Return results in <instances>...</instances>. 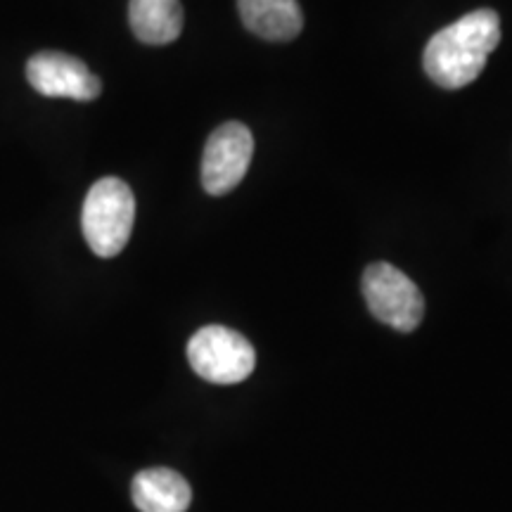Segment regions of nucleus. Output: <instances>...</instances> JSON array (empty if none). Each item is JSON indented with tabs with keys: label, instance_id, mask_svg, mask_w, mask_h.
Instances as JSON below:
<instances>
[{
	"label": "nucleus",
	"instance_id": "nucleus-1",
	"mask_svg": "<svg viewBox=\"0 0 512 512\" xmlns=\"http://www.w3.org/2000/svg\"><path fill=\"white\" fill-rule=\"evenodd\" d=\"M501 43V19L494 10L467 12L437 31L427 43L422 64L430 79L448 91L470 86L484 72L486 60Z\"/></svg>",
	"mask_w": 512,
	"mask_h": 512
},
{
	"label": "nucleus",
	"instance_id": "nucleus-2",
	"mask_svg": "<svg viewBox=\"0 0 512 512\" xmlns=\"http://www.w3.org/2000/svg\"><path fill=\"white\" fill-rule=\"evenodd\" d=\"M136 221V197L121 178H100L88 190L81 211V230L100 259H112L126 247Z\"/></svg>",
	"mask_w": 512,
	"mask_h": 512
},
{
	"label": "nucleus",
	"instance_id": "nucleus-3",
	"mask_svg": "<svg viewBox=\"0 0 512 512\" xmlns=\"http://www.w3.org/2000/svg\"><path fill=\"white\" fill-rule=\"evenodd\" d=\"M188 361L202 380L238 384L256 368V351L245 335L226 325H207L188 342Z\"/></svg>",
	"mask_w": 512,
	"mask_h": 512
},
{
	"label": "nucleus",
	"instance_id": "nucleus-4",
	"mask_svg": "<svg viewBox=\"0 0 512 512\" xmlns=\"http://www.w3.org/2000/svg\"><path fill=\"white\" fill-rule=\"evenodd\" d=\"M363 297L380 323L399 332H413L425 316V299L418 285L392 264H370L363 273Z\"/></svg>",
	"mask_w": 512,
	"mask_h": 512
},
{
	"label": "nucleus",
	"instance_id": "nucleus-5",
	"mask_svg": "<svg viewBox=\"0 0 512 512\" xmlns=\"http://www.w3.org/2000/svg\"><path fill=\"white\" fill-rule=\"evenodd\" d=\"M254 157V136L240 121H226L211 133L202 155V185L209 195L221 197L245 178Z\"/></svg>",
	"mask_w": 512,
	"mask_h": 512
},
{
	"label": "nucleus",
	"instance_id": "nucleus-6",
	"mask_svg": "<svg viewBox=\"0 0 512 512\" xmlns=\"http://www.w3.org/2000/svg\"><path fill=\"white\" fill-rule=\"evenodd\" d=\"M27 79L36 93L46 98H72L91 102L102 93V81L79 57L46 50L27 62Z\"/></svg>",
	"mask_w": 512,
	"mask_h": 512
},
{
	"label": "nucleus",
	"instance_id": "nucleus-7",
	"mask_svg": "<svg viewBox=\"0 0 512 512\" xmlns=\"http://www.w3.org/2000/svg\"><path fill=\"white\" fill-rule=\"evenodd\" d=\"M131 498L140 512H185L192 503V489L176 470L150 467L133 479Z\"/></svg>",
	"mask_w": 512,
	"mask_h": 512
},
{
	"label": "nucleus",
	"instance_id": "nucleus-8",
	"mask_svg": "<svg viewBox=\"0 0 512 512\" xmlns=\"http://www.w3.org/2000/svg\"><path fill=\"white\" fill-rule=\"evenodd\" d=\"M242 24L266 41H292L304 27L297 0H238Z\"/></svg>",
	"mask_w": 512,
	"mask_h": 512
},
{
	"label": "nucleus",
	"instance_id": "nucleus-9",
	"mask_svg": "<svg viewBox=\"0 0 512 512\" xmlns=\"http://www.w3.org/2000/svg\"><path fill=\"white\" fill-rule=\"evenodd\" d=\"M128 22L138 41L147 46L174 43L183 31L181 0H131Z\"/></svg>",
	"mask_w": 512,
	"mask_h": 512
}]
</instances>
